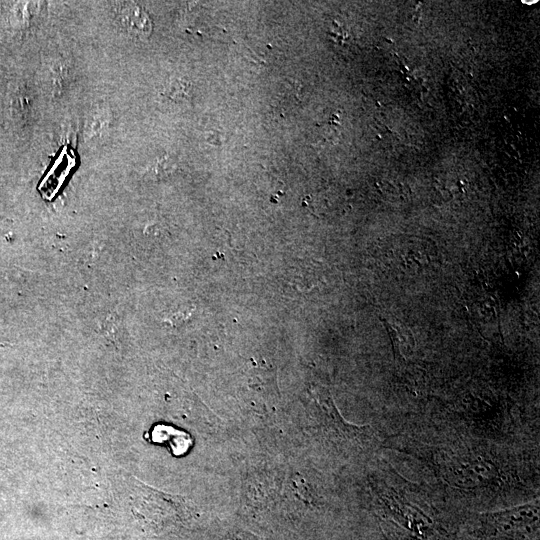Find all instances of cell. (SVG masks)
I'll return each instance as SVG.
<instances>
[{
  "label": "cell",
  "instance_id": "cell-7",
  "mask_svg": "<svg viewBox=\"0 0 540 540\" xmlns=\"http://www.w3.org/2000/svg\"><path fill=\"white\" fill-rule=\"evenodd\" d=\"M168 91L169 96L172 98H181L187 95V90L183 82L170 83Z\"/></svg>",
  "mask_w": 540,
  "mask_h": 540
},
{
  "label": "cell",
  "instance_id": "cell-3",
  "mask_svg": "<svg viewBox=\"0 0 540 540\" xmlns=\"http://www.w3.org/2000/svg\"><path fill=\"white\" fill-rule=\"evenodd\" d=\"M150 438L154 443L164 444L174 456L184 455L193 443L190 434L165 424H156Z\"/></svg>",
  "mask_w": 540,
  "mask_h": 540
},
{
  "label": "cell",
  "instance_id": "cell-4",
  "mask_svg": "<svg viewBox=\"0 0 540 540\" xmlns=\"http://www.w3.org/2000/svg\"><path fill=\"white\" fill-rule=\"evenodd\" d=\"M124 29L132 36L146 38L151 34L152 22L148 13L136 4H127L119 11Z\"/></svg>",
  "mask_w": 540,
  "mask_h": 540
},
{
  "label": "cell",
  "instance_id": "cell-1",
  "mask_svg": "<svg viewBox=\"0 0 540 540\" xmlns=\"http://www.w3.org/2000/svg\"><path fill=\"white\" fill-rule=\"evenodd\" d=\"M539 502L474 515L463 540H539Z\"/></svg>",
  "mask_w": 540,
  "mask_h": 540
},
{
  "label": "cell",
  "instance_id": "cell-6",
  "mask_svg": "<svg viewBox=\"0 0 540 540\" xmlns=\"http://www.w3.org/2000/svg\"><path fill=\"white\" fill-rule=\"evenodd\" d=\"M388 334L390 335L393 352L395 357H405L408 350L412 348L413 343H410L403 335V330L400 327H396L394 324H390L384 321Z\"/></svg>",
  "mask_w": 540,
  "mask_h": 540
},
{
  "label": "cell",
  "instance_id": "cell-2",
  "mask_svg": "<svg viewBox=\"0 0 540 540\" xmlns=\"http://www.w3.org/2000/svg\"><path fill=\"white\" fill-rule=\"evenodd\" d=\"M440 477L460 489L487 487L499 478L494 462L473 452L441 453L435 458Z\"/></svg>",
  "mask_w": 540,
  "mask_h": 540
},
{
  "label": "cell",
  "instance_id": "cell-5",
  "mask_svg": "<svg viewBox=\"0 0 540 540\" xmlns=\"http://www.w3.org/2000/svg\"><path fill=\"white\" fill-rule=\"evenodd\" d=\"M110 124V115L107 109L105 108H96L89 115L85 133L89 139H96L102 137L108 131Z\"/></svg>",
  "mask_w": 540,
  "mask_h": 540
}]
</instances>
